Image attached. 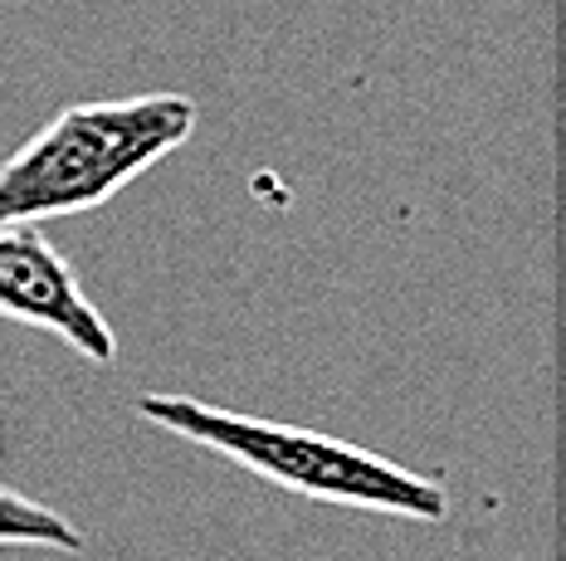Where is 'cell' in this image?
<instances>
[{
    "label": "cell",
    "instance_id": "cell-1",
    "mask_svg": "<svg viewBox=\"0 0 566 561\" xmlns=\"http://www.w3.org/2000/svg\"><path fill=\"white\" fill-rule=\"evenodd\" d=\"M137 415L176 440H191L200 449L240 464L254 478H269L283 494L333 502V508L396 512V518L416 522L450 518V494H444L440 478H424L406 464L386 459V454H371L361 444L323 435V430L279 425V420L240 415L226 405H206L171 391L137 395Z\"/></svg>",
    "mask_w": 566,
    "mask_h": 561
},
{
    "label": "cell",
    "instance_id": "cell-2",
    "mask_svg": "<svg viewBox=\"0 0 566 561\" xmlns=\"http://www.w3.org/2000/svg\"><path fill=\"white\" fill-rule=\"evenodd\" d=\"M191 133L196 103L186 93L74 103L0 161V225H40L108 205L127 181L181 151Z\"/></svg>",
    "mask_w": 566,
    "mask_h": 561
},
{
    "label": "cell",
    "instance_id": "cell-3",
    "mask_svg": "<svg viewBox=\"0 0 566 561\" xmlns=\"http://www.w3.org/2000/svg\"><path fill=\"white\" fill-rule=\"evenodd\" d=\"M0 318H15L40 332H54L84 361H117V332L84 294L69 260L44 240L40 225L15 220L0 225Z\"/></svg>",
    "mask_w": 566,
    "mask_h": 561
}]
</instances>
